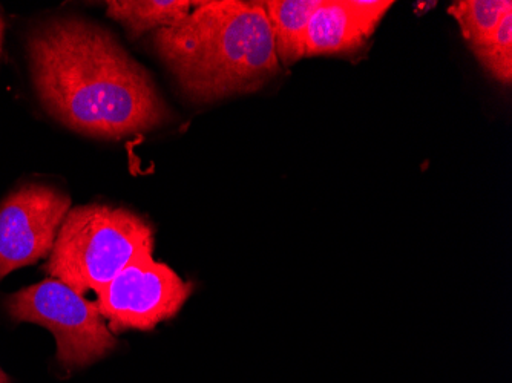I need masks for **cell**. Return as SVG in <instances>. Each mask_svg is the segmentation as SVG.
I'll return each instance as SVG.
<instances>
[{
	"label": "cell",
	"mask_w": 512,
	"mask_h": 383,
	"mask_svg": "<svg viewBox=\"0 0 512 383\" xmlns=\"http://www.w3.org/2000/svg\"><path fill=\"white\" fill-rule=\"evenodd\" d=\"M192 293V282L165 262L142 255L97 292L96 302L112 333L151 331L174 319Z\"/></svg>",
	"instance_id": "cell-5"
},
{
	"label": "cell",
	"mask_w": 512,
	"mask_h": 383,
	"mask_svg": "<svg viewBox=\"0 0 512 383\" xmlns=\"http://www.w3.org/2000/svg\"><path fill=\"white\" fill-rule=\"evenodd\" d=\"M393 5L391 0H322L307 25L306 57L355 54Z\"/></svg>",
	"instance_id": "cell-7"
},
{
	"label": "cell",
	"mask_w": 512,
	"mask_h": 383,
	"mask_svg": "<svg viewBox=\"0 0 512 383\" xmlns=\"http://www.w3.org/2000/svg\"><path fill=\"white\" fill-rule=\"evenodd\" d=\"M322 0H266V10L276 56L281 66H290L306 57V34L310 17Z\"/></svg>",
	"instance_id": "cell-8"
},
{
	"label": "cell",
	"mask_w": 512,
	"mask_h": 383,
	"mask_svg": "<svg viewBox=\"0 0 512 383\" xmlns=\"http://www.w3.org/2000/svg\"><path fill=\"white\" fill-rule=\"evenodd\" d=\"M4 31H5V23L2 16H0V51H2V42H4Z\"/></svg>",
	"instance_id": "cell-12"
},
{
	"label": "cell",
	"mask_w": 512,
	"mask_h": 383,
	"mask_svg": "<svg viewBox=\"0 0 512 383\" xmlns=\"http://www.w3.org/2000/svg\"><path fill=\"white\" fill-rule=\"evenodd\" d=\"M459 23L463 39L471 51L494 33L503 17L512 13L511 0H459L448 8Z\"/></svg>",
	"instance_id": "cell-10"
},
{
	"label": "cell",
	"mask_w": 512,
	"mask_h": 383,
	"mask_svg": "<svg viewBox=\"0 0 512 383\" xmlns=\"http://www.w3.org/2000/svg\"><path fill=\"white\" fill-rule=\"evenodd\" d=\"M106 14L126 28L129 36L140 37L146 31L172 27L195 7L189 0H112Z\"/></svg>",
	"instance_id": "cell-9"
},
{
	"label": "cell",
	"mask_w": 512,
	"mask_h": 383,
	"mask_svg": "<svg viewBox=\"0 0 512 383\" xmlns=\"http://www.w3.org/2000/svg\"><path fill=\"white\" fill-rule=\"evenodd\" d=\"M154 46L195 103L260 91L281 71L261 2H195L183 20L155 31Z\"/></svg>",
	"instance_id": "cell-2"
},
{
	"label": "cell",
	"mask_w": 512,
	"mask_h": 383,
	"mask_svg": "<svg viewBox=\"0 0 512 383\" xmlns=\"http://www.w3.org/2000/svg\"><path fill=\"white\" fill-rule=\"evenodd\" d=\"M155 230L142 215L109 204L69 210L45 272L85 296L100 292L128 264L152 255Z\"/></svg>",
	"instance_id": "cell-3"
},
{
	"label": "cell",
	"mask_w": 512,
	"mask_h": 383,
	"mask_svg": "<svg viewBox=\"0 0 512 383\" xmlns=\"http://www.w3.org/2000/svg\"><path fill=\"white\" fill-rule=\"evenodd\" d=\"M27 51L40 102L66 128L120 140L171 120L151 74L97 23L48 20L34 28Z\"/></svg>",
	"instance_id": "cell-1"
},
{
	"label": "cell",
	"mask_w": 512,
	"mask_h": 383,
	"mask_svg": "<svg viewBox=\"0 0 512 383\" xmlns=\"http://www.w3.org/2000/svg\"><path fill=\"white\" fill-rule=\"evenodd\" d=\"M0 383H11L10 379H8L7 374L4 373L2 368H0Z\"/></svg>",
	"instance_id": "cell-13"
},
{
	"label": "cell",
	"mask_w": 512,
	"mask_h": 383,
	"mask_svg": "<svg viewBox=\"0 0 512 383\" xmlns=\"http://www.w3.org/2000/svg\"><path fill=\"white\" fill-rule=\"evenodd\" d=\"M71 198L48 184L28 183L0 203V281L53 252Z\"/></svg>",
	"instance_id": "cell-6"
},
{
	"label": "cell",
	"mask_w": 512,
	"mask_h": 383,
	"mask_svg": "<svg viewBox=\"0 0 512 383\" xmlns=\"http://www.w3.org/2000/svg\"><path fill=\"white\" fill-rule=\"evenodd\" d=\"M483 68L503 85L512 82V13L506 14L499 27L482 45L473 50Z\"/></svg>",
	"instance_id": "cell-11"
},
{
	"label": "cell",
	"mask_w": 512,
	"mask_h": 383,
	"mask_svg": "<svg viewBox=\"0 0 512 383\" xmlns=\"http://www.w3.org/2000/svg\"><path fill=\"white\" fill-rule=\"evenodd\" d=\"M5 308L14 322L42 325L54 334L57 361L65 368H83L117 347V339L100 315L96 301L56 278H46L8 295Z\"/></svg>",
	"instance_id": "cell-4"
}]
</instances>
